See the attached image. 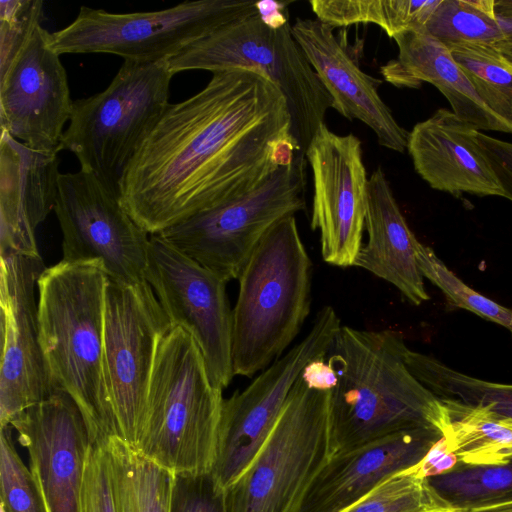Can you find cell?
Returning a JSON list of instances; mask_svg holds the SVG:
<instances>
[{
    "label": "cell",
    "instance_id": "42",
    "mask_svg": "<svg viewBox=\"0 0 512 512\" xmlns=\"http://www.w3.org/2000/svg\"><path fill=\"white\" fill-rule=\"evenodd\" d=\"M442 512H512V503L483 508V509H476V510H466V511L447 510V511H442Z\"/></svg>",
    "mask_w": 512,
    "mask_h": 512
},
{
    "label": "cell",
    "instance_id": "3",
    "mask_svg": "<svg viewBox=\"0 0 512 512\" xmlns=\"http://www.w3.org/2000/svg\"><path fill=\"white\" fill-rule=\"evenodd\" d=\"M107 282L98 263L63 260L37 280L40 343L52 384L76 402L96 444L119 436L104 374Z\"/></svg>",
    "mask_w": 512,
    "mask_h": 512
},
{
    "label": "cell",
    "instance_id": "40",
    "mask_svg": "<svg viewBox=\"0 0 512 512\" xmlns=\"http://www.w3.org/2000/svg\"><path fill=\"white\" fill-rule=\"evenodd\" d=\"M301 376L308 384L322 390H331L337 383L336 371L326 357L311 361Z\"/></svg>",
    "mask_w": 512,
    "mask_h": 512
},
{
    "label": "cell",
    "instance_id": "19",
    "mask_svg": "<svg viewBox=\"0 0 512 512\" xmlns=\"http://www.w3.org/2000/svg\"><path fill=\"white\" fill-rule=\"evenodd\" d=\"M292 34L332 99V108L348 120H359L392 151L407 149L409 132L398 124L378 93L379 81L362 71L334 35L333 27L319 19L297 18Z\"/></svg>",
    "mask_w": 512,
    "mask_h": 512
},
{
    "label": "cell",
    "instance_id": "33",
    "mask_svg": "<svg viewBox=\"0 0 512 512\" xmlns=\"http://www.w3.org/2000/svg\"><path fill=\"white\" fill-rule=\"evenodd\" d=\"M416 260L423 277L437 286L451 307L471 311L512 333V309L485 297L456 276L428 246L417 241Z\"/></svg>",
    "mask_w": 512,
    "mask_h": 512
},
{
    "label": "cell",
    "instance_id": "11",
    "mask_svg": "<svg viewBox=\"0 0 512 512\" xmlns=\"http://www.w3.org/2000/svg\"><path fill=\"white\" fill-rule=\"evenodd\" d=\"M172 329L145 280L108 278L104 309V374L118 434L135 447L141 434L159 344Z\"/></svg>",
    "mask_w": 512,
    "mask_h": 512
},
{
    "label": "cell",
    "instance_id": "17",
    "mask_svg": "<svg viewBox=\"0 0 512 512\" xmlns=\"http://www.w3.org/2000/svg\"><path fill=\"white\" fill-rule=\"evenodd\" d=\"M50 34L38 25L0 75V127L32 149L58 154L74 101Z\"/></svg>",
    "mask_w": 512,
    "mask_h": 512
},
{
    "label": "cell",
    "instance_id": "8",
    "mask_svg": "<svg viewBox=\"0 0 512 512\" xmlns=\"http://www.w3.org/2000/svg\"><path fill=\"white\" fill-rule=\"evenodd\" d=\"M330 390L300 375L252 463L225 490L227 512H301L306 496L335 454Z\"/></svg>",
    "mask_w": 512,
    "mask_h": 512
},
{
    "label": "cell",
    "instance_id": "12",
    "mask_svg": "<svg viewBox=\"0 0 512 512\" xmlns=\"http://www.w3.org/2000/svg\"><path fill=\"white\" fill-rule=\"evenodd\" d=\"M331 306L316 314L308 334L242 391L223 400L211 473L225 491L249 467L272 432L303 369L326 357L341 328Z\"/></svg>",
    "mask_w": 512,
    "mask_h": 512
},
{
    "label": "cell",
    "instance_id": "30",
    "mask_svg": "<svg viewBox=\"0 0 512 512\" xmlns=\"http://www.w3.org/2000/svg\"><path fill=\"white\" fill-rule=\"evenodd\" d=\"M424 29L447 47L496 46L508 36L496 14L495 0H441Z\"/></svg>",
    "mask_w": 512,
    "mask_h": 512
},
{
    "label": "cell",
    "instance_id": "1",
    "mask_svg": "<svg viewBox=\"0 0 512 512\" xmlns=\"http://www.w3.org/2000/svg\"><path fill=\"white\" fill-rule=\"evenodd\" d=\"M299 153L287 101L266 76L214 72L198 93L169 104L127 167L119 200L156 235L256 188Z\"/></svg>",
    "mask_w": 512,
    "mask_h": 512
},
{
    "label": "cell",
    "instance_id": "22",
    "mask_svg": "<svg viewBox=\"0 0 512 512\" xmlns=\"http://www.w3.org/2000/svg\"><path fill=\"white\" fill-rule=\"evenodd\" d=\"M58 154L32 149L0 134V252L39 254L35 232L54 210Z\"/></svg>",
    "mask_w": 512,
    "mask_h": 512
},
{
    "label": "cell",
    "instance_id": "37",
    "mask_svg": "<svg viewBox=\"0 0 512 512\" xmlns=\"http://www.w3.org/2000/svg\"><path fill=\"white\" fill-rule=\"evenodd\" d=\"M80 512H116L104 444L92 443L87 455Z\"/></svg>",
    "mask_w": 512,
    "mask_h": 512
},
{
    "label": "cell",
    "instance_id": "39",
    "mask_svg": "<svg viewBox=\"0 0 512 512\" xmlns=\"http://www.w3.org/2000/svg\"><path fill=\"white\" fill-rule=\"evenodd\" d=\"M458 461L457 455L443 435L432 445L425 456L409 470L421 478L428 479L448 472Z\"/></svg>",
    "mask_w": 512,
    "mask_h": 512
},
{
    "label": "cell",
    "instance_id": "38",
    "mask_svg": "<svg viewBox=\"0 0 512 512\" xmlns=\"http://www.w3.org/2000/svg\"><path fill=\"white\" fill-rule=\"evenodd\" d=\"M477 137L502 186L503 197L512 201V142L488 136L480 131Z\"/></svg>",
    "mask_w": 512,
    "mask_h": 512
},
{
    "label": "cell",
    "instance_id": "32",
    "mask_svg": "<svg viewBox=\"0 0 512 512\" xmlns=\"http://www.w3.org/2000/svg\"><path fill=\"white\" fill-rule=\"evenodd\" d=\"M452 510L427 479L409 469L396 473L341 512H442Z\"/></svg>",
    "mask_w": 512,
    "mask_h": 512
},
{
    "label": "cell",
    "instance_id": "36",
    "mask_svg": "<svg viewBox=\"0 0 512 512\" xmlns=\"http://www.w3.org/2000/svg\"><path fill=\"white\" fill-rule=\"evenodd\" d=\"M170 512H227L225 491L211 472L174 474Z\"/></svg>",
    "mask_w": 512,
    "mask_h": 512
},
{
    "label": "cell",
    "instance_id": "29",
    "mask_svg": "<svg viewBox=\"0 0 512 512\" xmlns=\"http://www.w3.org/2000/svg\"><path fill=\"white\" fill-rule=\"evenodd\" d=\"M427 481L452 510H476L512 503V458L494 464L458 461L448 472Z\"/></svg>",
    "mask_w": 512,
    "mask_h": 512
},
{
    "label": "cell",
    "instance_id": "26",
    "mask_svg": "<svg viewBox=\"0 0 512 512\" xmlns=\"http://www.w3.org/2000/svg\"><path fill=\"white\" fill-rule=\"evenodd\" d=\"M440 400L448 416L444 436L459 461L494 464L512 458V419L480 406Z\"/></svg>",
    "mask_w": 512,
    "mask_h": 512
},
{
    "label": "cell",
    "instance_id": "21",
    "mask_svg": "<svg viewBox=\"0 0 512 512\" xmlns=\"http://www.w3.org/2000/svg\"><path fill=\"white\" fill-rule=\"evenodd\" d=\"M443 435L433 428L407 430L334 454L301 512H341L388 477L416 465Z\"/></svg>",
    "mask_w": 512,
    "mask_h": 512
},
{
    "label": "cell",
    "instance_id": "34",
    "mask_svg": "<svg viewBox=\"0 0 512 512\" xmlns=\"http://www.w3.org/2000/svg\"><path fill=\"white\" fill-rule=\"evenodd\" d=\"M11 428L0 433V504L7 512H48L33 473L15 449Z\"/></svg>",
    "mask_w": 512,
    "mask_h": 512
},
{
    "label": "cell",
    "instance_id": "28",
    "mask_svg": "<svg viewBox=\"0 0 512 512\" xmlns=\"http://www.w3.org/2000/svg\"><path fill=\"white\" fill-rule=\"evenodd\" d=\"M441 0H312L320 21L331 27L375 24L393 38L412 29H424Z\"/></svg>",
    "mask_w": 512,
    "mask_h": 512
},
{
    "label": "cell",
    "instance_id": "13",
    "mask_svg": "<svg viewBox=\"0 0 512 512\" xmlns=\"http://www.w3.org/2000/svg\"><path fill=\"white\" fill-rule=\"evenodd\" d=\"M144 276L172 328H181L197 344L212 384L228 387L235 376L228 281L159 235L150 237Z\"/></svg>",
    "mask_w": 512,
    "mask_h": 512
},
{
    "label": "cell",
    "instance_id": "4",
    "mask_svg": "<svg viewBox=\"0 0 512 512\" xmlns=\"http://www.w3.org/2000/svg\"><path fill=\"white\" fill-rule=\"evenodd\" d=\"M311 274L295 216L284 217L262 237L238 277L234 375L262 372L291 345L310 313Z\"/></svg>",
    "mask_w": 512,
    "mask_h": 512
},
{
    "label": "cell",
    "instance_id": "27",
    "mask_svg": "<svg viewBox=\"0 0 512 512\" xmlns=\"http://www.w3.org/2000/svg\"><path fill=\"white\" fill-rule=\"evenodd\" d=\"M411 373L439 399L480 406L512 419V384L491 382L455 370L434 356L405 349Z\"/></svg>",
    "mask_w": 512,
    "mask_h": 512
},
{
    "label": "cell",
    "instance_id": "18",
    "mask_svg": "<svg viewBox=\"0 0 512 512\" xmlns=\"http://www.w3.org/2000/svg\"><path fill=\"white\" fill-rule=\"evenodd\" d=\"M28 452L48 512H80L84 468L92 443L73 398L57 390L10 422Z\"/></svg>",
    "mask_w": 512,
    "mask_h": 512
},
{
    "label": "cell",
    "instance_id": "35",
    "mask_svg": "<svg viewBox=\"0 0 512 512\" xmlns=\"http://www.w3.org/2000/svg\"><path fill=\"white\" fill-rule=\"evenodd\" d=\"M40 0L0 1V75H3L23 49L35 28L41 24Z\"/></svg>",
    "mask_w": 512,
    "mask_h": 512
},
{
    "label": "cell",
    "instance_id": "44",
    "mask_svg": "<svg viewBox=\"0 0 512 512\" xmlns=\"http://www.w3.org/2000/svg\"><path fill=\"white\" fill-rule=\"evenodd\" d=\"M0 512H7L2 504H0Z\"/></svg>",
    "mask_w": 512,
    "mask_h": 512
},
{
    "label": "cell",
    "instance_id": "7",
    "mask_svg": "<svg viewBox=\"0 0 512 512\" xmlns=\"http://www.w3.org/2000/svg\"><path fill=\"white\" fill-rule=\"evenodd\" d=\"M173 74L247 69L266 76L284 95L291 131L301 153L324 123L333 103L306 59L289 22L273 25L257 11L223 26L167 60Z\"/></svg>",
    "mask_w": 512,
    "mask_h": 512
},
{
    "label": "cell",
    "instance_id": "16",
    "mask_svg": "<svg viewBox=\"0 0 512 512\" xmlns=\"http://www.w3.org/2000/svg\"><path fill=\"white\" fill-rule=\"evenodd\" d=\"M313 180L311 228L320 234L322 259L353 266L362 246L368 180L360 139L323 123L305 152Z\"/></svg>",
    "mask_w": 512,
    "mask_h": 512
},
{
    "label": "cell",
    "instance_id": "43",
    "mask_svg": "<svg viewBox=\"0 0 512 512\" xmlns=\"http://www.w3.org/2000/svg\"><path fill=\"white\" fill-rule=\"evenodd\" d=\"M496 47L512 62V34H508Z\"/></svg>",
    "mask_w": 512,
    "mask_h": 512
},
{
    "label": "cell",
    "instance_id": "24",
    "mask_svg": "<svg viewBox=\"0 0 512 512\" xmlns=\"http://www.w3.org/2000/svg\"><path fill=\"white\" fill-rule=\"evenodd\" d=\"M365 230L368 239L353 266L389 282L413 305L429 300L416 260L418 239L410 230L381 167L368 180Z\"/></svg>",
    "mask_w": 512,
    "mask_h": 512
},
{
    "label": "cell",
    "instance_id": "23",
    "mask_svg": "<svg viewBox=\"0 0 512 512\" xmlns=\"http://www.w3.org/2000/svg\"><path fill=\"white\" fill-rule=\"evenodd\" d=\"M393 39L398 56L380 68L386 82L412 89L430 83L446 97L454 114L479 131L512 134V125L484 103L446 45L425 29L407 30Z\"/></svg>",
    "mask_w": 512,
    "mask_h": 512
},
{
    "label": "cell",
    "instance_id": "25",
    "mask_svg": "<svg viewBox=\"0 0 512 512\" xmlns=\"http://www.w3.org/2000/svg\"><path fill=\"white\" fill-rule=\"evenodd\" d=\"M104 449L116 512H170L174 473L119 436Z\"/></svg>",
    "mask_w": 512,
    "mask_h": 512
},
{
    "label": "cell",
    "instance_id": "9",
    "mask_svg": "<svg viewBox=\"0 0 512 512\" xmlns=\"http://www.w3.org/2000/svg\"><path fill=\"white\" fill-rule=\"evenodd\" d=\"M256 11L257 2L244 0L186 1L134 13L81 6L68 26L50 34V45L59 55L108 53L124 61L158 62Z\"/></svg>",
    "mask_w": 512,
    "mask_h": 512
},
{
    "label": "cell",
    "instance_id": "5",
    "mask_svg": "<svg viewBox=\"0 0 512 512\" xmlns=\"http://www.w3.org/2000/svg\"><path fill=\"white\" fill-rule=\"evenodd\" d=\"M222 391L193 338L172 328L158 347L136 449L174 474L211 472Z\"/></svg>",
    "mask_w": 512,
    "mask_h": 512
},
{
    "label": "cell",
    "instance_id": "31",
    "mask_svg": "<svg viewBox=\"0 0 512 512\" xmlns=\"http://www.w3.org/2000/svg\"><path fill=\"white\" fill-rule=\"evenodd\" d=\"M448 49L484 103L512 125V62L496 46L462 43Z\"/></svg>",
    "mask_w": 512,
    "mask_h": 512
},
{
    "label": "cell",
    "instance_id": "14",
    "mask_svg": "<svg viewBox=\"0 0 512 512\" xmlns=\"http://www.w3.org/2000/svg\"><path fill=\"white\" fill-rule=\"evenodd\" d=\"M63 261L93 262L108 278L145 281L150 237L126 212L119 196L83 170L61 173L54 207Z\"/></svg>",
    "mask_w": 512,
    "mask_h": 512
},
{
    "label": "cell",
    "instance_id": "20",
    "mask_svg": "<svg viewBox=\"0 0 512 512\" xmlns=\"http://www.w3.org/2000/svg\"><path fill=\"white\" fill-rule=\"evenodd\" d=\"M479 130L440 108L409 132L407 151L418 175L439 191L501 196L502 186L478 140Z\"/></svg>",
    "mask_w": 512,
    "mask_h": 512
},
{
    "label": "cell",
    "instance_id": "6",
    "mask_svg": "<svg viewBox=\"0 0 512 512\" xmlns=\"http://www.w3.org/2000/svg\"><path fill=\"white\" fill-rule=\"evenodd\" d=\"M173 75L167 60L124 61L103 91L73 102L62 149L119 196L127 167L170 104Z\"/></svg>",
    "mask_w": 512,
    "mask_h": 512
},
{
    "label": "cell",
    "instance_id": "15",
    "mask_svg": "<svg viewBox=\"0 0 512 512\" xmlns=\"http://www.w3.org/2000/svg\"><path fill=\"white\" fill-rule=\"evenodd\" d=\"M40 254L0 252V427L49 398L54 388L39 334L37 280Z\"/></svg>",
    "mask_w": 512,
    "mask_h": 512
},
{
    "label": "cell",
    "instance_id": "41",
    "mask_svg": "<svg viewBox=\"0 0 512 512\" xmlns=\"http://www.w3.org/2000/svg\"><path fill=\"white\" fill-rule=\"evenodd\" d=\"M495 10L499 18L512 21V0H496Z\"/></svg>",
    "mask_w": 512,
    "mask_h": 512
},
{
    "label": "cell",
    "instance_id": "2",
    "mask_svg": "<svg viewBox=\"0 0 512 512\" xmlns=\"http://www.w3.org/2000/svg\"><path fill=\"white\" fill-rule=\"evenodd\" d=\"M406 348L398 331L341 326L326 355L337 375L329 404L335 454L407 430L444 434L446 408L411 373Z\"/></svg>",
    "mask_w": 512,
    "mask_h": 512
},
{
    "label": "cell",
    "instance_id": "10",
    "mask_svg": "<svg viewBox=\"0 0 512 512\" xmlns=\"http://www.w3.org/2000/svg\"><path fill=\"white\" fill-rule=\"evenodd\" d=\"M305 155L299 153L256 188L200 211L156 234L230 281L279 220L305 208Z\"/></svg>",
    "mask_w": 512,
    "mask_h": 512
}]
</instances>
